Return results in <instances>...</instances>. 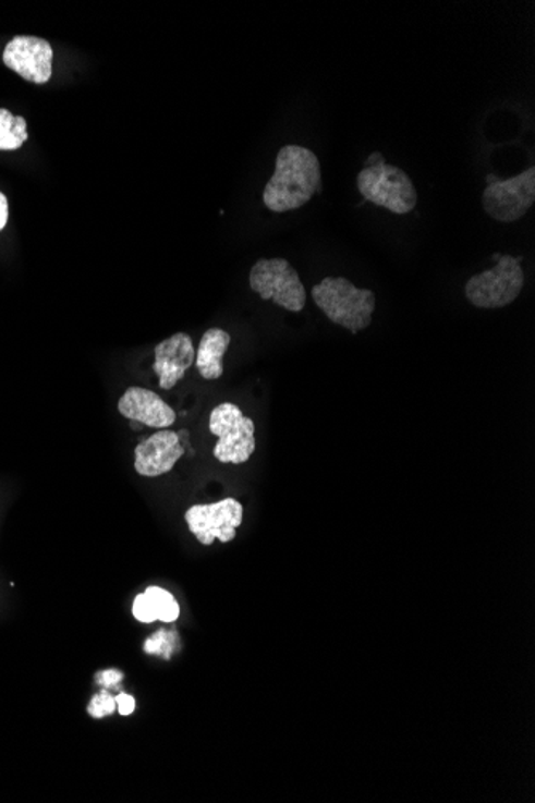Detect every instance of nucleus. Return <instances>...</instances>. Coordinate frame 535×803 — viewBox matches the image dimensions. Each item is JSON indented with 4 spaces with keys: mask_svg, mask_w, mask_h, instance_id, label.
Here are the masks:
<instances>
[{
    "mask_svg": "<svg viewBox=\"0 0 535 803\" xmlns=\"http://www.w3.org/2000/svg\"><path fill=\"white\" fill-rule=\"evenodd\" d=\"M27 142V124L23 115L0 108V151H15Z\"/></svg>",
    "mask_w": 535,
    "mask_h": 803,
    "instance_id": "2eb2a0df",
    "label": "nucleus"
},
{
    "mask_svg": "<svg viewBox=\"0 0 535 803\" xmlns=\"http://www.w3.org/2000/svg\"><path fill=\"white\" fill-rule=\"evenodd\" d=\"M251 289L262 301H271L288 312L300 313L306 305V291L299 273L285 258H260L252 267Z\"/></svg>",
    "mask_w": 535,
    "mask_h": 803,
    "instance_id": "423d86ee",
    "label": "nucleus"
},
{
    "mask_svg": "<svg viewBox=\"0 0 535 803\" xmlns=\"http://www.w3.org/2000/svg\"><path fill=\"white\" fill-rule=\"evenodd\" d=\"M535 203V167L509 180L487 185L483 193V207L490 219L500 223H513L523 219Z\"/></svg>",
    "mask_w": 535,
    "mask_h": 803,
    "instance_id": "0eeeda50",
    "label": "nucleus"
},
{
    "mask_svg": "<svg viewBox=\"0 0 535 803\" xmlns=\"http://www.w3.org/2000/svg\"><path fill=\"white\" fill-rule=\"evenodd\" d=\"M115 703H118V713L121 716H131L135 710V697L131 694L119 693L115 696Z\"/></svg>",
    "mask_w": 535,
    "mask_h": 803,
    "instance_id": "a211bd4d",
    "label": "nucleus"
},
{
    "mask_svg": "<svg viewBox=\"0 0 535 803\" xmlns=\"http://www.w3.org/2000/svg\"><path fill=\"white\" fill-rule=\"evenodd\" d=\"M173 648H175V635H173V632L159 631L158 634L146 640L145 648L143 649H145V653H148V655H159L169 659L170 655H172Z\"/></svg>",
    "mask_w": 535,
    "mask_h": 803,
    "instance_id": "f3484780",
    "label": "nucleus"
},
{
    "mask_svg": "<svg viewBox=\"0 0 535 803\" xmlns=\"http://www.w3.org/2000/svg\"><path fill=\"white\" fill-rule=\"evenodd\" d=\"M2 60L9 70L15 71L27 83L42 85L52 80L53 49L40 37H13L3 50Z\"/></svg>",
    "mask_w": 535,
    "mask_h": 803,
    "instance_id": "1a4fd4ad",
    "label": "nucleus"
},
{
    "mask_svg": "<svg viewBox=\"0 0 535 803\" xmlns=\"http://www.w3.org/2000/svg\"><path fill=\"white\" fill-rule=\"evenodd\" d=\"M313 301L324 315L351 333L369 328L375 309V294L360 289L346 278H324L312 291Z\"/></svg>",
    "mask_w": 535,
    "mask_h": 803,
    "instance_id": "f03ea898",
    "label": "nucleus"
},
{
    "mask_svg": "<svg viewBox=\"0 0 535 803\" xmlns=\"http://www.w3.org/2000/svg\"><path fill=\"white\" fill-rule=\"evenodd\" d=\"M185 454L180 434L159 430L135 448V471L138 475L156 478L172 472L177 462Z\"/></svg>",
    "mask_w": 535,
    "mask_h": 803,
    "instance_id": "9d476101",
    "label": "nucleus"
},
{
    "mask_svg": "<svg viewBox=\"0 0 535 803\" xmlns=\"http://www.w3.org/2000/svg\"><path fill=\"white\" fill-rule=\"evenodd\" d=\"M136 621L151 624L155 621L172 624L180 618V605L166 588L151 585L143 594L136 595L132 608Z\"/></svg>",
    "mask_w": 535,
    "mask_h": 803,
    "instance_id": "ddd939ff",
    "label": "nucleus"
},
{
    "mask_svg": "<svg viewBox=\"0 0 535 803\" xmlns=\"http://www.w3.org/2000/svg\"><path fill=\"white\" fill-rule=\"evenodd\" d=\"M244 507L240 500L227 498L215 503H199L190 507L185 520L191 533L203 546H212L214 540L227 544L236 537L242 525Z\"/></svg>",
    "mask_w": 535,
    "mask_h": 803,
    "instance_id": "6e6552de",
    "label": "nucleus"
},
{
    "mask_svg": "<svg viewBox=\"0 0 535 803\" xmlns=\"http://www.w3.org/2000/svg\"><path fill=\"white\" fill-rule=\"evenodd\" d=\"M7 222H9V200L5 194L0 192V231L7 227Z\"/></svg>",
    "mask_w": 535,
    "mask_h": 803,
    "instance_id": "aec40b11",
    "label": "nucleus"
},
{
    "mask_svg": "<svg viewBox=\"0 0 535 803\" xmlns=\"http://www.w3.org/2000/svg\"><path fill=\"white\" fill-rule=\"evenodd\" d=\"M230 343L231 336L223 329L214 328L204 333L194 360L200 377L215 380L223 376V356Z\"/></svg>",
    "mask_w": 535,
    "mask_h": 803,
    "instance_id": "4468645a",
    "label": "nucleus"
},
{
    "mask_svg": "<svg viewBox=\"0 0 535 803\" xmlns=\"http://www.w3.org/2000/svg\"><path fill=\"white\" fill-rule=\"evenodd\" d=\"M196 360L193 340L185 332L173 333L155 349L153 369L158 374L159 387L172 390L185 377Z\"/></svg>",
    "mask_w": 535,
    "mask_h": 803,
    "instance_id": "9b49d317",
    "label": "nucleus"
},
{
    "mask_svg": "<svg viewBox=\"0 0 535 803\" xmlns=\"http://www.w3.org/2000/svg\"><path fill=\"white\" fill-rule=\"evenodd\" d=\"M318 156L305 146H282L276 158L275 175L265 186L264 203L271 212L300 209L321 193Z\"/></svg>",
    "mask_w": 535,
    "mask_h": 803,
    "instance_id": "f257e3e1",
    "label": "nucleus"
},
{
    "mask_svg": "<svg viewBox=\"0 0 535 803\" xmlns=\"http://www.w3.org/2000/svg\"><path fill=\"white\" fill-rule=\"evenodd\" d=\"M122 679H124V676H122L119 670H105V672H101L100 676H98V680H100L101 685L107 686V689L118 685Z\"/></svg>",
    "mask_w": 535,
    "mask_h": 803,
    "instance_id": "6ab92c4d",
    "label": "nucleus"
},
{
    "mask_svg": "<svg viewBox=\"0 0 535 803\" xmlns=\"http://www.w3.org/2000/svg\"><path fill=\"white\" fill-rule=\"evenodd\" d=\"M209 430L218 438L214 455L221 464H245L257 449L254 421L236 404H218L210 414Z\"/></svg>",
    "mask_w": 535,
    "mask_h": 803,
    "instance_id": "20e7f679",
    "label": "nucleus"
},
{
    "mask_svg": "<svg viewBox=\"0 0 535 803\" xmlns=\"http://www.w3.org/2000/svg\"><path fill=\"white\" fill-rule=\"evenodd\" d=\"M118 709V703H115V696H112L108 690H101V693L95 694L92 697L90 704H88V716L94 719H105V717L112 716Z\"/></svg>",
    "mask_w": 535,
    "mask_h": 803,
    "instance_id": "dca6fc26",
    "label": "nucleus"
},
{
    "mask_svg": "<svg viewBox=\"0 0 535 803\" xmlns=\"http://www.w3.org/2000/svg\"><path fill=\"white\" fill-rule=\"evenodd\" d=\"M357 190L364 199L397 216L411 214L417 206V190L411 177L400 167L387 165L384 158L357 173Z\"/></svg>",
    "mask_w": 535,
    "mask_h": 803,
    "instance_id": "7ed1b4c3",
    "label": "nucleus"
},
{
    "mask_svg": "<svg viewBox=\"0 0 535 803\" xmlns=\"http://www.w3.org/2000/svg\"><path fill=\"white\" fill-rule=\"evenodd\" d=\"M118 410L129 421L151 428H169L177 421L175 411L148 388H127L119 400Z\"/></svg>",
    "mask_w": 535,
    "mask_h": 803,
    "instance_id": "f8f14e48",
    "label": "nucleus"
},
{
    "mask_svg": "<svg viewBox=\"0 0 535 803\" xmlns=\"http://www.w3.org/2000/svg\"><path fill=\"white\" fill-rule=\"evenodd\" d=\"M521 261H523L521 257L500 255L493 270L470 278L465 285V295L470 304L489 309L513 304L526 282Z\"/></svg>",
    "mask_w": 535,
    "mask_h": 803,
    "instance_id": "39448f33",
    "label": "nucleus"
}]
</instances>
